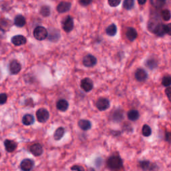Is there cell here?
Returning <instances> with one entry per match:
<instances>
[{
	"instance_id": "cell-1",
	"label": "cell",
	"mask_w": 171,
	"mask_h": 171,
	"mask_svg": "<svg viewBox=\"0 0 171 171\" xmlns=\"http://www.w3.org/2000/svg\"><path fill=\"white\" fill-rule=\"evenodd\" d=\"M107 164L111 170H118L122 166V160L119 156H112L108 159Z\"/></svg>"
},
{
	"instance_id": "cell-2",
	"label": "cell",
	"mask_w": 171,
	"mask_h": 171,
	"mask_svg": "<svg viewBox=\"0 0 171 171\" xmlns=\"http://www.w3.org/2000/svg\"><path fill=\"white\" fill-rule=\"evenodd\" d=\"M33 36L37 40L42 41L46 39L48 36L47 29L43 26H37L33 30Z\"/></svg>"
},
{
	"instance_id": "cell-3",
	"label": "cell",
	"mask_w": 171,
	"mask_h": 171,
	"mask_svg": "<svg viewBox=\"0 0 171 171\" xmlns=\"http://www.w3.org/2000/svg\"><path fill=\"white\" fill-rule=\"evenodd\" d=\"M36 118L39 122L44 123L48 121L50 118L49 112L45 108L38 109L36 112Z\"/></svg>"
},
{
	"instance_id": "cell-4",
	"label": "cell",
	"mask_w": 171,
	"mask_h": 171,
	"mask_svg": "<svg viewBox=\"0 0 171 171\" xmlns=\"http://www.w3.org/2000/svg\"><path fill=\"white\" fill-rule=\"evenodd\" d=\"M82 63L84 66L92 68L96 66V64H97V59L94 55L91 54H88L84 57Z\"/></svg>"
},
{
	"instance_id": "cell-5",
	"label": "cell",
	"mask_w": 171,
	"mask_h": 171,
	"mask_svg": "<svg viewBox=\"0 0 171 171\" xmlns=\"http://www.w3.org/2000/svg\"><path fill=\"white\" fill-rule=\"evenodd\" d=\"M110 105V101L108 100V99H107V98H99V99L97 100L96 104L97 108L100 111H104L107 109H108Z\"/></svg>"
},
{
	"instance_id": "cell-6",
	"label": "cell",
	"mask_w": 171,
	"mask_h": 171,
	"mask_svg": "<svg viewBox=\"0 0 171 171\" xmlns=\"http://www.w3.org/2000/svg\"><path fill=\"white\" fill-rule=\"evenodd\" d=\"M9 68L10 72L11 74L16 75L21 71V66L18 61H17L16 59H13L10 64Z\"/></svg>"
},
{
	"instance_id": "cell-7",
	"label": "cell",
	"mask_w": 171,
	"mask_h": 171,
	"mask_svg": "<svg viewBox=\"0 0 171 171\" xmlns=\"http://www.w3.org/2000/svg\"><path fill=\"white\" fill-rule=\"evenodd\" d=\"M74 28V20L71 16H67L63 22V29L67 33L70 32Z\"/></svg>"
},
{
	"instance_id": "cell-8",
	"label": "cell",
	"mask_w": 171,
	"mask_h": 171,
	"mask_svg": "<svg viewBox=\"0 0 171 171\" xmlns=\"http://www.w3.org/2000/svg\"><path fill=\"white\" fill-rule=\"evenodd\" d=\"M94 84L92 80L88 78H85L81 81V88L83 89L85 92H88L91 91L93 89Z\"/></svg>"
},
{
	"instance_id": "cell-9",
	"label": "cell",
	"mask_w": 171,
	"mask_h": 171,
	"mask_svg": "<svg viewBox=\"0 0 171 171\" xmlns=\"http://www.w3.org/2000/svg\"><path fill=\"white\" fill-rule=\"evenodd\" d=\"M34 166V162L33 160L26 159L21 161L20 164V169L24 171H29L33 169Z\"/></svg>"
},
{
	"instance_id": "cell-10",
	"label": "cell",
	"mask_w": 171,
	"mask_h": 171,
	"mask_svg": "<svg viewBox=\"0 0 171 171\" xmlns=\"http://www.w3.org/2000/svg\"><path fill=\"white\" fill-rule=\"evenodd\" d=\"M29 151L32 154L33 156H39L42 155L43 153V147L42 145L39 143H36L32 144V146L29 147Z\"/></svg>"
},
{
	"instance_id": "cell-11",
	"label": "cell",
	"mask_w": 171,
	"mask_h": 171,
	"mask_svg": "<svg viewBox=\"0 0 171 171\" xmlns=\"http://www.w3.org/2000/svg\"><path fill=\"white\" fill-rule=\"evenodd\" d=\"M4 146L7 152H12L18 147V143L14 140L7 139L4 141Z\"/></svg>"
},
{
	"instance_id": "cell-12",
	"label": "cell",
	"mask_w": 171,
	"mask_h": 171,
	"mask_svg": "<svg viewBox=\"0 0 171 171\" xmlns=\"http://www.w3.org/2000/svg\"><path fill=\"white\" fill-rule=\"evenodd\" d=\"M27 42L26 37L22 35H17L11 38V43L14 46H20L25 44Z\"/></svg>"
},
{
	"instance_id": "cell-13",
	"label": "cell",
	"mask_w": 171,
	"mask_h": 171,
	"mask_svg": "<svg viewBox=\"0 0 171 171\" xmlns=\"http://www.w3.org/2000/svg\"><path fill=\"white\" fill-rule=\"evenodd\" d=\"M72 4L70 2H60L57 6V11L59 13H65L70 10Z\"/></svg>"
},
{
	"instance_id": "cell-14",
	"label": "cell",
	"mask_w": 171,
	"mask_h": 171,
	"mask_svg": "<svg viewBox=\"0 0 171 171\" xmlns=\"http://www.w3.org/2000/svg\"><path fill=\"white\" fill-rule=\"evenodd\" d=\"M148 77V74L147 72L143 69H138L135 72V78L139 82H143V81L146 80Z\"/></svg>"
},
{
	"instance_id": "cell-15",
	"label": "cell",
	"mask_w": 171,
	"mask_h": 171,
	"mask_svg": "<svg viewBox=\"0 0 171 171\" xmlns=\"http://www.w3.org/2000/svg\"><path fill=\"white\" fill-rule=\"evenodd\" d=\"M68 106H69V104L66 100L61 99L57 102L56 108L58 110L62 111V112H66L68 108Z\"/></svg>"
},
{
	"instance_id": "cell-16",
	"label": "cell",
	"mask_w": 171,
	"mask_h": 171,
	"mask_svg": "<svg viewBox=\"0 0 171 171\" xmlns=\"http://www.w3.org/2000/svg\"><path fill=\"white\" fill-rule=\"evenodd\" d=\"M78 125L81 129L84 131L88 130L92 128V123L90 121H88V120H80V121H79Z\"/></svg>"
},
{
	"instance_id": "cell-17",
	"label": "cell",
	"mask_w": 171,
	"mask_h": 171,
	"mask_svg": "<svg viewBox=\"0 0 171 171\" xmlns=\"http://www.w3.org/2000/svg\"><path fill=\"white\" fill-rule=\"evenodd\" d=\"M138 33L136 29L133 28H128L126 31V37L130 41L132 42L136 40V38L137 37Z\"/></svg>"
},
{
	"instance_id": "cell-18",
	"label": "cell",
	"mask_w": 171,
	"mask_h": 171,
	"mask_svg": "<svg viewBox=\"0 0 171 171\" xmlns=\"http://www.w3.org/2000/svg\"><path fill=\"white\" fill-rule=\"evenodd\" d=\"M35 118L32 114H25L22 118V123L25 126H30L34 123Z\"/></svg>"
},
{
	"instance_id": "cell-19",
	"label": "cell",
	"mask_w": 171,
	"mask_h": 171,
	"mask_svg": "<svg viewBox=\"0 0 171 171\" xmlns=\"http://www.w3.org/2000/svg\"><path fill=\"white\" fill-rule=\"evenodd\" d=\"M25 23H26L25 18L21 15H17L14 19V24L17 27L22 28L25 25Z\"/></svg>"
},
{
	"instance_id": "cell-20",
	"label": "cell",
	"mask_w": 171,
	"mask_h": 171,
	"mask_svg": "<svg viewBox=\"0 0 171 171\" xmlns=\"http://www.w3.org/2000/svg\"><path fill=\"white\" fill-rule=\"evenodd\" d=\"M64 134H65V129L63 127H59L54 132V138L55 140H59L62 139Z\"/></svg>"
},
{
	"instance_id": "cell-21",
	"label": "cell",
	"mask_w": 171,
	"mask_h": 171,
	"mask_svg": "<svg viewBox=\"0 0 171 171\" xmlns=\"http://www.w3.org/2000/svg\"><path fill=\"white\" fill-rule=\"evenodd\" d=\"M161 23H160L159 21H158L156 19L155 20H151L149 21L148 22V29L150 31H151L152 32L155 33L156 29H157V28L159 27V25Z\"/></svg>"
},
{
	"instance_id": "cell-22",
	"label": "cell",
	"mask_w": 171,
	"mask_h": 171,
	"mask_svg": "<svg viewBox=\"0 0 171 171\" xmlns=\"http://www.w3.org/2000/svg\"><path fill=\"white\" fill-rule=\"evenodd\" d=\"M140 114L138 111L136 110H132L128 113V118L131 121H136L139 118Z\"/></svg>"
},
{
	"instance_id": "cell-23",
	"label": "cell",
	"mask_w": 171,
	"mask_h": 171,
	"mask_svg": "<svg viewBox=\"0 0 171 171\" xmlns=\"http://www.w3.org/2000/svg\"><path fill=\"white\" fill-rule=\"evenodd\" d=\"M106 32L107 33V35H108L109 36H114L117 32L116 25L114 24L110 25L109 26L106 28Z\"/></svg>"
},
{
	"instance_id": "cell-24",
	"label": "cell",
	"mask_w": 171,
	"mask_h": 171,
	"mask_svg": "<svg viewBox=\"0 0 171 171\" xmlns=\"http://www.w3.org/2000/svg\"><path fill=\"white\" fill-rule=\"evenodd\" d=\"M140 166L143 170H154L155 169V165L152 164L149 161H142L140 162Z\"/></svg>"
},
{
	"instance_id": "cell-25",
	"label": "cell",
	"mask_w": 171,
	"mask_h": 171,
	"mask_svg": "<svg viewBox=\"0 0 171 171\" xmlns=\"http://www.w3.org/2000/svg\"><path fill=\"white\" fill-rule=\"evenodd\" d=\"M155 33H156L158 36H163L164 34L166 33V25L160 24L156 29Z\"/></svg>"
},
{
	"instance_id": "cell-26",
	"label": "cell",
	"mask_w": 171,
	"mask_h": 171,
	"mask_svg": "<svg viewBox=\"0 0 171 171\" xmlns=\"http://www.w3.org/2000/svg\"><path fill=\"white\" fill-rule=\"evenodd\" d=\"M151 5L155 8H161L164 6L166 0H150Z\"/></svg>"
},
{
	"instance_id": "cell-27",
	"label": "cell",
	"mask_w": 171,
	"mask_h": 171,
	"mask_svg": "<svg viewBox=\"0 0 171 171\" xmlns=\"http://www.w3.org/2000/svg\"><path fill=\"white\" fill-rule=\"evenodd\" d=\"M40 14L44 17H48L50 15V8L48 6H44L40 8Z\"/></svg>"
},
{
	"instance_id": "cell-28",
	"label": "cell",
	"mask_w": 171,
	"mask_h": 171,
	"mask_svg": "<svg viewBox=\"0 0 171 171\" xmlns=\"http://www.w3.org/2000/svg\"><path fill=\"white\" fill-rule=\"evenodd\" d=\"M134 5V0H124L123 6L126 10H129L133 7Z\"/></svg>"
},
{
	"instance_id": "cell-29",
	"label": "cell",
	"mask_w": 171,
	"mask_h": 171,
	"mask_svg": "<svg viewBox=\"0 0 171 171\" xmlns=\"http://www.w3.org/2000/svg\"><path fill=\"white\" fill-rule=\"evenodd\" d=\"M152 134V130L151 127H150L147 125H144L142 127V134L146 136V137H148V136H151Z\"/></svg>"
},
{
	"instance_id": "cell-30",
	"label": "cell",
	"mask_w": 171,
	"mask_h": 171,
	"mask_svg": "<svg viewBox=\"0 0 171 171\" xmlns=\"http://www.w3.org/2000/svg\"><path fill=\"white\" fill-rule=\"evenodd\" d=\"M161 17L164 21H169L171 18L170 11L169 10H164L161 12Z\"/></svg>"
},
{
	"instance_id": "cell-31",
	"label": "cell",
	"mask_w": 171,
	"mask_h": 171,
	"mask_svg": "<svg viewBox=\"0 0 171 171\" xmlns=\"http://www.w3.org/2000/svg\"><path fill=\"white\" fill-rule=\"evenodd\" d=\"M57 35H59V33L58 31L56 32H52V33H50V37H49V40L50 41H52V42H57L59 39V37H60V36H58Z\"/></svg>"
},
{
	"instance_id": "cell-32",
	"label": "cell",
	"mask_w": 171,
	"mask_h": 171,
	"mask_svg": "<svg viewBox=\"0 0 171 171\" xmlns=\"http://www.w3.org/2000/svg\"><path fill=\"white\" fill-rule=\"evenodd\" d=\"M162 84L165 87H169L171 84V76H164L162 80Z\"/></svg>"
},
{
	"instance_id": "cell-33",
	"label": "cell",
	"mask_w": 171,
	"mask_h": 171,
	"mask_svg": "<svg viewBox=\"0 0 171 171\" xmlns=\"http://www.w3.org/2000/svg\"><path fill=\"white\" fill-rule=\"evenodd\" d=\"M122 118H123V114L121 112H118V111H117V112H116L114 114L113 120L114 121H116V122L121 121L122 119Z\"/></svg>"
},
{
	"instance_id": "cell-34",
	"label": "cell",
	"mask_w": 171,
	"mask_h": 171,
	"mask_svg": "<svg viewBox=\"0 0 171 171\" xmlns=\"http://www.w3.org/2000/svg\"><path fill=\"white\" fill-rule=\"evenodd\" d=\"M146 65L147 66L148 68H151V69H153V68H155L156 65H157V64L156 62V61L155 60V59H148V60L147 62V64Z\"/></svg>"
},
{
	"instance_id": "cell-35",
	"label": "cell",
	"mask_w": 171,
	"mask_h": 171,
	"mask_svg": "<svg viewBox=\"0 0 171 171\" xmlns=\"http://www.w3.org/2000/svg\"><path fill=\"white\" fill-rule=\"evenodd\" d=\"M7 100V95L6 93L0 94V105H3L6 103Z\"/></svg>"
},
{
	"instance_id": "cell-36",
	"label": "cell",
	"mask_w": 171,
	"mask_h": 171,
	"mask_svg": "<svg viewBox=\"0 0 171 171\" xmlns=\"http://www.w3.org/2000/svg\"><path fill=\"white\" fill-rule=\"evenodd\" d=\"M121 2V0H108V3L111 7H116Z\"/></svg>"
},
{
	"instance_id": "cell-37",
	"label": "cell",
	"mask_w": 171,
	"mask_h": 171,
	"mask_svg": "<svg viewBox=\"0 0 171 171\" xmlns=\"http://www.w3.org/2000/svg\"><path fill=\"white\" fill-rule=\"evenodd\" d=\"M92 2V0H80V3L83 6H87L90 5Z\"/></svg>"
},
{
	"instance_id": "cell-38",
	"label": "cell",
	"mask_w": 171,
	"mask_h": 171,
	"mask_svg": "<svg viewBox=\"0 0 171 171\" xmlns=\"http://www.w3.org/2000/svg\"><path fill=\"white\" fill-rule=\"evenodd\" d=\"M165 94L167 96L169 100L171 102V88H167L165 90Z\"/></svg>"
},
{
	"instance_id": "cell-39",
	"label": "cell",
	"mask_w": 171,
	"mask_h": 171,
	"mask_svg": "<svg viewBox=\"0 0 171 171\" xmlns=\"http://www.w3.org/2000/svg\"><path fill=\"white\" fill-rule=\"evenodd\" d=\"M71 170H78V171H82L84 170V168L82 167V166H78V165H75L74 166H72V167L71 168Z\"/></svg>"
},
{
	"instance_id": "cell-40",
	"label": "cell",
	"mask_w": 171,
	"mask_h": 171,
	"mask_svg": "<svg viewBox=\"0 0 171 171\" xmlns=\"http://www.w3.org/2000/svg\"><path fill=\"white\" fill-rule=\"evenodd\" d=\"M166 33L169 34V36H171V24L166 25Z\"/></svg>"
},
{
	"instance_id": "cell-41",
	"label": "cell",
	"mask_w": 171,
	"mask_h": 171,
	"mask_svg": "<svg viewBox=\"0 0 171 171\" xmlns=\"http://www.w3.org/2000/svg\"><path fill=\"white\" fill-rule=\"evenodd\" d=\"M166 140L169 143H171V132H167L166 134Z\"/></svg>"
},
{
	"instance_id": "cell-42",
	"label": "cell",
	"mask_w": 171,
	"mask_h": 171,
	"mask_svg": "<svg viewBox=\"0 0 171 171\" xmlns=\"http://www.w3.org/2000/svg\"><path fill=\"white\" fill-rule=\"evenodd\" d=\"M4 34H5V31H4V29L2 26H0V38L4 36Z\"/></svg>"
},
{
	"instance_id": "cell-43",
	"label": "cell",
	"mask_w": 171,
	"mask_h": 171,
	"mask_svg": "<svg viewBox=\"0 0 171 171\" xmlns=\"http://www.w3.org/2000/svg\"><path fill=\"white\" fill-rule=\"evenodd\" d=\"M138 2L140 5H144L147 2V0H138Z\"/></svg>"
},
{
	"instance_id": "cell-44",
	"label": "cell",
	"mask_w": 171,
	"mask_h": 171,
	"mask_svg": "<svg viewBox=\"0 0 171 171\" xmlns=\"http://www.w3.org/2000/svg\"><path fill=\"white\" fill-rule=\"evenodd\" d=\"M1 156H2V155H1V153H0V159H1Z\"/></svg>"
}]
</instances>
